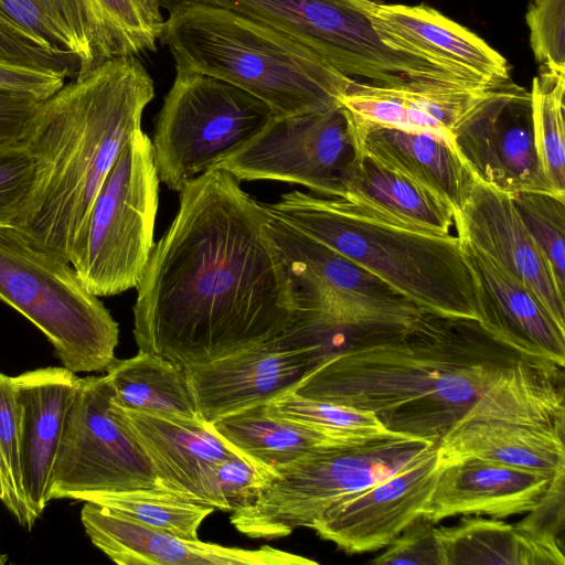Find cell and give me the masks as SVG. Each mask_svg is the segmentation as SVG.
<instances>
[{
  "mask_svg": "<svg viewBox=\"0 0 565 565\" xmlns=\"http://www.w3.org/2000/svg\"><path fill=\"white\" fill-rule=\"evenodd\" d=\"M269 214L227 170L180 190V205L137 286L138 349L183 369L278 338L291 323L292 286Z\"/></svg>",
  "mask_w": 565,
  "mask_h": 565,
  "instance_id": "obj_1",
  "label": "cell"
},
{
  "mask_svg": "<svg viewBox=\"0 0 565 565\" xmlns=\"http://www.w3.org/2000/svg\"><path fill=\"white\" fill-rule=\"evenodd\" d=\"M522 355L476 319L424 310L406 333L326 360L291 392L371 412L392 433L437 444Z\"/></svg>",
  "mask_w": 565,
  "mask_h": 565,
  "instance_id": "obj_2",
  "label": "cell"
},
{
  "mask_svg": "<svg viewBox=\"0 0 565 565\" xmlns=\"http://www.w3.org/2000/svg\"><path fill=\"white\" fill-rule=\"evenodd\" d=\"M153 97V81L137 56H118L44 99L23 140L36 160L38 177L15 227L70 263L100 184L141 129L142 113Z\"/></svg>",
  "mask_w": 565,
  "mask_h": 565,
  "instance_id": "obj_3",
  "label": "cell"
},
{
  "mask_svg": "<svg viewBox=\"0 0 565 565\" xmlns=\"http://www.w3.org/2000/svg\"><path fill=\"white\" fill-rule=\"evenodd\" d=\"M159 42L175 67L225 81L262 100L275 117L335 107L356 82L295 39L216 7L173 8Z\"/></svg>",
  "mask_w": 565,
  "mask_h": 565,
  "instance_id": "obj_4",
  "label": "cell"
},
{
  "mask_svg": "<svg viewBox=\"0 0 565 565\" xmlns=\"http://www.w3.org/2000/svg\"><path fill=\"white\" fill-rule=\"evenodd\" d=\"M263 205L273 217L339 252L417 307L478 320L475 281L457 235L392 227L352 213L338 198L300 191Z\"/></svg>",
  "mask_w": 565,
  "mask_h": 565,
  "instance_id": "obj_5",
  "label": "cell"
},
{
  "mask_svg": "<svg viewBox=\"0 0 565 565\" xmlns=\"http://www.w3.org/2000/svg\"><path fill=\"white\" fill-rule=\"evenodd\" d=\"M0 300L47 338L63 366L98 372L115 360L119 328L71 263L15 226H0Z\"/></svg>",
  "mask_w": 565,
  "mask_h": 565,
  "instance_id": "obj_6",
  "label": "cell"
},
{
  "mask_svg": "<svg viewBox=\"0 0 565 565\" xmlns=\"http://www.w3.org/2000/svg\"><path fill=\"white\" fill-rule=\"evenodd\" d=\"M435 443L390 433L322 444L279 469L250 504L232 511L234 527L274 540L310 527L342 497L371 487L412 463Z\"/></svg>",
  "mask_w": 565,
  "mask_h": 565,
  "instance_id": "obj_7",
  "label": "cell"
},
{
  "mask_svg": "<svg viewBox=\"0 0 565 565\" xmlns=\"http://www.w3.org/2000/svg\"><path fill=\"white\" fill-rule=\"evenodd\" d=\"M159 177L151 139L132 134L100 184L70 263L93 295L137 288L152 253Z\"/></svg>",
  "mask_w": 565,
  "mask_h": 565,
  "instance_id": "obj_8",
  "label": "cell"
},
{
  "mask_svg": "<svg viewBox=\"0 0 565 565\" xmlns=\"http://www.w3.org/2000/svg\"><path fill=\"white\" fill-rule=\"evenodd\" d=\"M273 117L266 104L245 90L175 67L151 140L159 180L180 192L246 146Z\"/></svg>",
  "mask_w": 565,
  "mask_h": 565,
  "instance_id": "obj_9",
  "label": "cell"
},
{
  "mask_svg": "<svg viewBox=\"0 0 565 565\" xmlns=\"http://www.w3.org/2000/svg\"><path fill=\"white\" fill-rule=\"evenodd\" d=\"M169 12L183 3L230 10L308 46L343 75L374 86H396L416 57L385 43L355 0H157Z\"/></svg>",
  "mask_w": 565,
  "mask_h": 565,
  "instance_id": "obj_10",
  "label": "cell"
},
{
  "mask_svg": "<svg viewBox=\"0 0 565 565\" xmlns=\"http://www.w3.org/2000/svg\"><path fill=\"white\" fill-rule=\"evenodd\" d=\"M110 395L106 375L81 377L54 463L50 501L160 488L147 454L110 411Z\"/></svg>",
  "mask_w": 565,
  "mask_h": 565,
  "instance_id": "obj_11",
  "label": "cell"
},
{
  "mask_svg": "<svg viewBox=\"0 0 565 565\" xmlns=\"http://www.w3.org/2000/svg\"><path fill=\"white\" fill-rule=\"evenodd\" d=\"M352 115L341 104L323 111L273 117L246 146L217 163L238 181L300 184L337 198L341 179L359 156Z\"/></svg>",
  "mask_w": 565,
  "mask_h": 565,
  "instance_id": "obj_12",
  "label": "cell"
},
{
  "mask_svg": "<svg viewBox=\"0 0 565 565\" xmlns=\"http://www.w3.org/2000/svg\"><path fill=\"white\" fill-rule=\"evenodd\" d=\"M452 148L482 183L510 195L559 196L537 159L530 90L510 79L484 89L465 111L452 129Z\"/></svg>",
  "mask_w": 565,
  "mask_h": 565,
  "instance_id": "obj_13",
  "label": "cell"
},
{
  "mask_svg": "<svg viewBox=\"0 0 565 565\" xmlns=\"http://www.w3.org/2000/svg\"><path fill=\"white\" fill-rule=\"evenodd\" d=\"M438 468L435 444L398 472L335 501L310 527L345 553L383 548L423 515Z\"/></svg>",
  "mask_w": 565,
  "mask_h": 565,
  "instance_id": "obj_14",
  "label": "cell"
},
{
  "mask_svg": "<svg viewBox=\"0 0 565 565\" xmlns=\"http://www.w3.org/2000/svg\"><path fill=\"white\" fill-rule=\"evenodd\" d=\"M454 222L457 236L470 241L524 284L565 331V294L520 217L512 195L476 179L467 202L455 212Z\"/></svg>",
  "mask_w": 565,
  "mask_h": 565,
  "instance_id": "obj_15",
  "label": "cell"
},
{
  "mask_svg": "<svg viewBox=\"0 0 565 565\" xmlns=\"http://www.w3.org/2000/svg\"><path fill=\"white\" fill-rule=\"evenodd\" d=\"M184 370L199 414L211 424L291 392L311 371V364L303 351L276 338Z\"/></svg>",
  "mask_w": 565,
  "mask_h": 565,
  "instance_id": "obj_16",
  "label": "cell"
},
{
  "mask_svg": "<svg viewBox=\"0 0 565 565\" xmlns=\"http://www.w3.org/2000/svg\"><path fill=\"white\" fill-rule=\"evenodd\" d=\"M81 521L92 543L119 565H316V561L268 545L228 547L148 527L86 502Z\"/></svg>",
  "mask_w": 565,
  "mask_h": 565,
  "instance_id": "obj_17",
  "label": "cell"
},
{
  "mask_svg": "<svg viewBox=\"0 0 565 565\" xmlns=\"http://www.w3.org/2000/svg\"><path fill=\"white\" fill-rule=\"evenodd\" d=\"M459 239L475 281L479 323L519 353L564 367L565 331L524 284L470 241Z\"/></svg>",
  "mask_w": 565,
  "mask_h": 565,
  "instance_id": "obj_18",
  "label": "cell"
},
{
  "mask_svg": "<svg viewBox=\"0 0 565 565\" xmlns=\"http://www.w3.org/2000/svg\"><path fill=\"white\" fill-rule=\"evenodd\" d=\"M268 230L287 269L296 309L333 302L417 307L339 252L271 215Z\"/></svg>",
  "mask_w": 565,
  "mask_h": 565,
  "instance_id": "obj_19",
  "label": "cell"
},
{
  "mask_svg": "<svg viewBox=\"0 0 565 565\" xmlns=\"http://www.w3.org/2000/svg\"><path fill=\"white\" fill-rule=\"evenodd\" d=\"M564 478L551 480L535 471L473 457L439 459L423 516L436 524L457 515L504 519L531 512Z\"/></svg>",
  "mask_w": 565,
  "mask_h": 565,
  "instance_id": "obj_20",
  "label": "cell"
},
{
  "mask_svg": "<svg viewBox=\"0 0 565 565\" xmlns=\"http://www.w3.org/2000/svg\"><path fill=\"white\" fill-rule=\"evenodd\" d=\"M392 47L498 84L510 79L507 60L469 29L426 4L355 0Z\"/></svg>",
  "mask_w": 565,
  "mask_h": 565,
  "instance_id": "obj_21",
  "label": "cell"
},
{
  "mask_svg": "<svg viewBox=\"0 0 565 565\" xmlns=\"http://www.w3.org/2000/svg\"><path fill=\"white\" fill-rule=\"evenodd\" d=\"M110 411L147 454L160 488L183 500L212 507V468L236 452L209 424L125 409L111 401Z\"/></svg>",
  "mask_w": 565,
  "mask_h": 565,
  "instance_id": "obj_22",
  "label": "cell"
},
{
  "mask_svg": "<svg viewBox=\"0 0 565 565\" xmlns=\"http://www.w3.org/2000/svg\"><path fill=\"white\" fill-rule=\"evenodd\" d=\"M81 377L64 366L12 376L20 416V445L25 498L38 519L50 502L53 468Z\"/></svg>",
  "mask_w": 565,
  "mask_h": 565,
  "instance_id": "obj_23",
  "label": "cell"
},
{
  "mask_svg": "<svg viewBox=\"0 0 565 565\" xmlns=\"http://www.w3.org/2000/svg\"><path fill=\"white\" fill-rule=\"evenodd\" d=\"M352 124L360 153L447 202L455 212L462 209L476 178L449 142L364 122L353 115Z\"/></svg>",
  "mask_w": 565,
  "mask_h": 565,
  "instance_id": "obj_24",
  "label": "cell"
},
{
  "mask_svg": "<svg viewBox=\"0 0 565 565\" xmlns=\"http://www.w3.org/2000/svg\"><path fill=\"white\" fill-rule=\"evenodd\" d=\"M352 213L414 233L449 236L455 211L445 201L359 153L337 196Z\"/></svg>",
  "mask_w": 565,
  "mask_h": 565,
  "instance_id": "obj_25",
  "label": "cell"
},
{
  "mask_svg": "<svg viewBox=\"0 0 565 565\" xmlns=\"http://www.w3.org/2000/svg\"><path fill=\"white\" fill-rule=\"evenodd\" d=\"M419 307L396 309L353 302L296 309L278 339L303 351L311 370L350 351L385 343L409 331L422 316Z\"/></svg>",
  "mask_w": 565,
  "mask_h": 565,
  "instance_id": "obj_26",
  "label": "cell"
},
{
  "mask_svg": "<svg viewBox=\"0 0 565 565\" xmlns=\"http://www.w3.org/2000/svg\"><path fill=\"white\" fill-rule=\"evenodd\" d=\"M488 87H382L356 81L340 104L364 122L431 135L452 147L455 125Z\"/></svg>",
  "mask_w": 565,
  "mask_h": 565,
  "instance_id": "obj_27",
  "label": "cell"
},
{
  "mask_svg": "<svg viewBox=\"0 0 565 565\" xmlns=\"http://www.w3.org/2000/svg\"><path fill=\"white\" fill-rule=\"evenodd\" d=\"M440 461L480 458L544 475L565 477L564 435L503 419H469L455 425L438 443Z\"/></svg>",
  "mask_w": 565,
  "mask_h": 565,
  "instance_id": "obj_28",
  "label": "cell"
},
{
  "mask_svg": "<svg viewBox=\"0 0 565 565\" xmlns=\"http://www.w3.org/2000/svg\"><path fill=\"white\" fill-rule=\"evenodd\" d=\"M446 565H564L553 530L524 520L510 524L466 515L452 526H437Z\"/></svg>",
  "mask_w": 565,
  "mask_h": 565,
  "instance_id": "obj_29",
  "label": "cell"
},
{
  "mask_svg": "<svg viewBox=\"0 0 565 565\" xmlns=\"http://www.w3.org/2000/svg\"><path fill=\"white\" fill-rule=\"evenodd\" d=\"M482 418L527 424L564 435V367L546 360L520 356L461 420Z\"/></svg>",
  "mask_w": 565,
  "mask_h": 565,
  "instance_id": "obj_30",
  "label": "cell"
},
{
  "mask_svg": "<svg viewBox=\"0 0 565 565\" xmlns=\"http://www.w3.org/2000/svg\"><path fill=\"white\" fill-rule=\"evenodd\" d=\"M110 401L131 411L203 422L186 371L160 355L138 351L106 369Z\"/></svg>",
  "mask_w": 565,
  "mask_h": 565,
  "instance_id": "obj_31",
  "label": "cell"
},
{
  "mask_svg": "<svg viewBox=\"0 0 565 565\" xmlns=\"http://www.w3.org/2000/svg\"><path fill=\"white\" fill-rule=\"evenodd\" d=\"M209 425L234 452L274 476L316 447L335 441L270 413L266 404L230 414Z\"/></svg>",
  "mask_w": 565,
  "mask_h": 565,
  "instance_id": "obj_32",
  "label": "cell"
},
{
  "mask_svg": "<svg viewBox=\"0 0 565 565\" xmlns=\"http://www.w3.org/2000/svg\"><path fill=\"white\" fill-rule=\"evenodd\" d=\"M84 502L95 503L148 527L181 537L198 540L203 520L214 508L183 500L161 488L98 493Z\"/></svg>",
  "mask_w": 565,
  "mask_h": 565,
  "instance_id": "obj_33",
  "label": "cell"
},
{
  "mask_svg": "<svg viewBox=\"0 0 565 565\" xmlns=\"http://www.w3.org/2000/svg\"><path fill=\"white\" fill-rule=\"evenodd\" d=\"M66 51L79 60L82 76L121 56L95 0H34ZM76 76V77H77Z\"/></svg>",
  "mask_w": 565,
  "mask_h": 565,
  "instance_id": "obj_34",
  "label": "cell"
},
{
  "mask_svg": "<svg viewBox=\"0 0 565 565\" xmlns=\"http://www.w3.org/2000/svg\"><path fill=\"white\" fill-rule=\"evenodd\" d=\"M565 74L540 67L532 81L534 146L542 171L557 195L565 198Z\"/></svg>",
  "mask_w": 565,
  "mask_h": 565,
  "instance_id": "obj_35",
  "label": "cell"
},
{
  "mask_svg": "<svg viewBox=\"0 0 565 565\" xmlns=\"http://www.w3.org/2000/svg\"><path fill=\"white\" fill-rule=\"evenodd\" d=\"M268 411L313 429L331 440L358 441L392 431L366 411L288 392L266 404Z\"/></svg>",
  "mask_w": 565,
  "mask_h": 565,
  "instance_id": "obj_36",
  "label": "cell"
},
{
  "mask_svg": "<svg viewBox=\"0 0 565 565\" xmlns=\"http://www.w3.org/2000/svg\"><path fill=\"white\" fill-rule=\"evenodd\" d=\"M0 472L2 502L17 521L31 530L36 518L29 508L22 476L20 416L12 376L0 372Z\"/></svg>",
  "mask_w": 565,
  "mask_h": 565,
  "instance_id": "obj_37",
  "label": "cell"
},
{
  "mask_svg": "<svg viewBox=\"0 0 565 565\" xmlns=\"http://www.w3.org/2000/svg\"><path fill=\"white\" fill-rule=\"evenodd\" d=\"M512 200L565 294V199L545 192H518Z\"/></svg>",
  "mask_w": 565,
  "mask_h": 565,
  "instance_id": "obj_38",
  "label": "cell"
},
{
  "mask_svg": "<svg viewBox=\"0 0 565 565\" xmlns=\"http://www.w3.org/2000/svg\"><path fill=\"white\" fill-rule=\"evenodd\" d=\"M121 56L154 52L163 15L157 0H95Z\"/></svg>",
  "mask_w": 565,
  "mask_h": 565,
  "instance_id": "obj_39",
  "label": "cell"
},
{
  "mask_svg": "<svg viewBox=\"0 0 565 565\" xmlns=\"http://www.w3.org/2000/svg\"><path fill=\"white\" fill-rule=\"evenodd\" d=\"M275 476L247 458L234 454L214 465L210 499L214 509L234 511L250 504Z\"/></svg>",
  "mask_w": 565,
  "mask_h": 565,
  "instance_id": "obj_40",
  "label": "cell"
},
{
  "mask_svg": "<svg viewBox=\"0 0 565 565\" xmlns=\"http://www.w3.org/2000/svg\"><path fill=\"white\" fill-rule=\"evenodd\" d=\"M38 163L28 147H0V226H18L32 196Z\"/></svg>",
  "mask_w": 565,
  "mask_h": 565,
  "instance_id": "obj_41",
  "label": "cell"
},
{
  "mask_svg": "<svg viewBox=\"0 0 565 565\" xmlns=\"http://www.w3.org/2000/svg\"><path fill=\"white\" fill-rule=\"evenodd\" d=\"M525 21L540 67L565 74V0H529Z\"/></svg>",
  "mask_w": 565,
  "mask_h": 565,
  "instance_id": "obj_42",
  "label": "cell"
},
{
  "mask_svg": "<svg viewBox=\"0 0 565 565\" xmlns=\"http://www.w3.org/2000/svg\"><path fill=\"white\" fill-rule=\"evenodd\" d=\"M370 563L374 565H446L436 524L423 515L418 516Z\"/></svg>",
  "mask_w": 565,
  "mask_h": 565,
  "instance_id": "obj_43",
  "label": "cell"
},
{
  "mask_svg": "<svg viewBox=\"0 0 565 565\" xmlns=\"http://www.w3.org/2000/svg\"><path fill=\"white\" fill-rule=\"evenodd\" d=\"M0 56L77 76L79 60L67 51H52L39 40L0 15Z\"/></svg>",
  "mask_w": 565,
  "mask_h": 565,
  "instance_id": "obj_44",
  "label": "cell"
},
{
  "mask_svg": "<svg viewBox=\"0 0 565 565\" xmlns=\"http://www.w3.org/2000/svg\"><path fill=\"white\" fill-rule=\"evenodd\" d=\"M66 77L63 72L0 56V88L28 93L44 100L64 86Z\"/></svg>",
  "mask_w": 565,
  "mask_h": 565,
  "instance_id": "obj_45",
  "label": "cell"
},
{
  "mask_svg": "<svg viewBox=\"0 0 565 565\" xmlns=\"http://www.w3.org/2000/svg\"><path fill=\"white\" fill-rule=\"evenodd\" d=\"M43 99L0 88V147L23 142Z\"/></svg>",
  "mask_w": 565,
  "mask_h": 565,
  "instance_id": "obj_46",
  "label": "cell"
},
{
  "mask_svg": "<svg viewBox=\"0 0 565 565\" xmlns=\"http://www.w3.org/2000/svg\"><path fill=\"white\" fill-rule=\"evenodd\" d=\"M0 15L39 40L46 49L66 51L34 0H0Z\"/></svg>",
  "mask_w": 565,
  "mask_h": 565,
  "instance_id": "obj_47",
  "label": "cell"
},
{
  "mask_svg": "<svg viewBox=\"0 0 565 565\" xmlns=\"http://www.w3.org/2000/svg\"><path fill=\"white\" fill-rule=\"evenodd\" d=\"M8 561V556L4 554H0V565L6 564Z\"/></svg>",
  "mask_w": 565,
  "mask_h": 565,
  "instance_id": "obj_48",
  "label": "cell"
},
{
  "mask_svg": "<svg viewBox=\"0 0 565 565\" xmlns=\"http://www.w3.org/2000/svg\"><path fill=\"white\" fill-rule=\"evenodd\" d=\"M3 499V486H2V479H1V472H0V500Z\"/></svg>",
  "mask_w": 565,
  "mask_h": 565,
  "instance_id": "obj_49",
  "label": "cell"
}]
</instances>
